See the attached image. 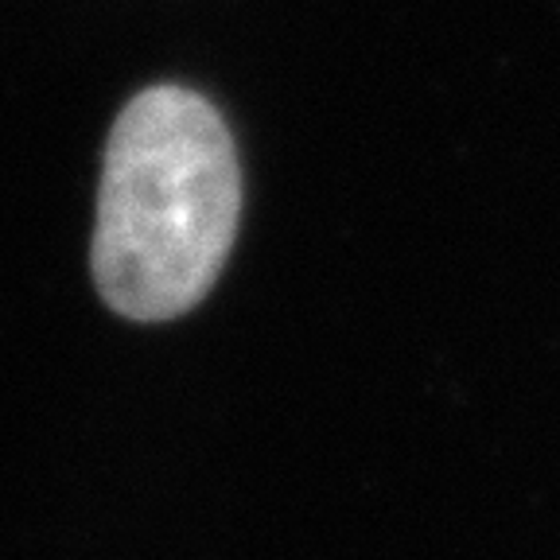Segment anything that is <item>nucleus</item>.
Here are the masks:
<instances>
[{
    "mask_svg": "<svg viewBox=\"0 0 560 560\" xmlns=\"http://www.w3.org/2000/svg\"><path fill=\"white\" fill-rule=\"evenodd\" d=\"M242 219V167L226 121L184 86L140 90L114 121L90 269L132 324L191 312L219 280Z\"/></svg>",
    "mask_w": 560,
    "mask_h": 560,
    "instance_id": "nucleus-1",
    "label": "nucleus"
}]
</instances>
